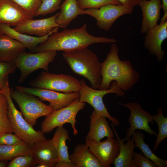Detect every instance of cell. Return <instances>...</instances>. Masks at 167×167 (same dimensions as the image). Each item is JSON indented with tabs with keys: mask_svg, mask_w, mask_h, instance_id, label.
<instances>
[{
	"mask_svg": "<svg viewBox=\"0 0 167 167\" xmlns=\"http://www.w3.org/2000/svg\"><path fill=\"white\" fill-rule=\"evenodd\" d=\"M114 38L96 37L87 31V24H85L79 28L65 29L61 32H54L47 40L38 45L30 51L35 53L49 51L66 52L88 47L94 43H115Z\"/></svg>",
	"mask_w": 167,
	"mask_h": 167,
	"instance_id": "cell-1",
	"label": "cell"
},
{
	"mask_svg": "<svg viewBox=\"0 0 167 167\" xmlns=\"http://www.w3.org/2000/svg\"><path fill=\"white\" fill-rule=\"evenodd\" d=\"M118 53V47L113 43L106 58L101 63V80L98 89H109L112 82L115 81L123 91H127L139 81V74L131 62L121 60Z\"/></svg>",
	"mask_w": 167,
	"mask_h": 167,
	"instance_id": "cell-2",
	"label": "cell"
},
{
	"mask_svg": "<svg viewBox=\"0 0 167 167\" xmlns=\"http://www.w3.org/2000/svg\"><path fill=\"white\" fill-rule=\"evenodd\" d=\"M87 48L64 52L62 56L74 73L87 79L92 88L98 89L101 80V63Z\"/></svg>",
	"mask_w": 167,
	"mask_h": 167,
	"instance_id": "cell-3",
	"label": "cell"
},
{
	"mask_svg": "<svg viewBox=\"0 0 167 167\" xmlns=\"http://www.w3.org/2000/svg\"><path fill=\"white\" fill-rule=\"evenodd\" d=\"M8 77L6 79L2 90L8 102L7 116L13 132L20 139L31 147L35 143L46 140L44 133L36 131L23 117L21 112L15 107L11 96Z\"/></svg>",
	"mask_w": 167,
	"mask_h": 167,
	"instance_id": "cell-4",
	"label": "cell"
},
{
	"mask_svg": "<svg viewBox=\"0 0 167 167\" xmlns=\"http://www.w3.org/2000/svg\"><path fill=\"white\" fill-rule=\"evenodd\" d=\"M80 82V87L79 91L80 95L79 101L88 103L94 108L97 114L106 117L111 121L113 126H118L120 123L119 121L110 114L103 101V96L108 93H115L116 96L125 95V92L119 87L116 82H112L110 88L104 90L90 88L83 79H81Z\"/></svg>",
	"mask_w": 167,
	"mask_h": 167,
	"instance_id": "cell-5",
	"label": "cell"
},
{
	"mask_svg": "<svg viewBox=\"0 0 167 167\" xmlns=\"http://www.w3.org/2000/svg\"><path fill=\"white\" fill-rule=\"evenodd\" d=\"M10 90L11 98L17 104L25 119L32 126L38 118L46 117L55 110L32 94L17 89Z\"/></svg>",
	"mask_w": 167,
	"mask_h": 167,
	"instance_id": "cell-6",
	"label": "cell"
},
{
	"mask_svg": "<svg viewBox=\"0 0 167 167\" xmlns=\"http://www.w3.org/2000/svg\"><path fill=\"white\" fill-rule=\"evenodd\" d=\"M85 105V103L80 101L78 98L68 106L54 110L43 121L41 125V131L44 133H49L56 127L69 123L73 129V135L76 136L78 134L75 127L76 116L79 111L84 109Z\"/></svg>",
	"mask_w": 167,
	"mask_h": 167,
	"instance_id": "cell-7",
	"label": "cell"
},
{
	"mask_svg": "<svg viewBox=\"0 0 167 167\" xmlns=\"http://www.w3.org/2000/svg\"><path fill=\"white\" fill-rule=\"evenodd\" d=\"M56 51H49L35 53L24 51L16 58L14 62L20 71L18 82H23L30 74L39 69L48 71L49 64L57 56Z\"/></svg>",
	"mask_w": 167,
	"mask_h": 167,
	"instance_id": "cell-8",
	"label": "cell"
},
{
	"mask_svg": "<svg viewBox=\"0 0 167 167\" xmlns=\"http://www.w3.org/2000/svg\"><path fill=\"white\" fill-rule=\"evenodd\" d=\"M28 85L33 88H42L63 93L78 92L80 82L76 78L65 74H57L42 71Z\"/></svg>",
	"mask_w": 167,
	"mask_h": 167,
	"instance_id": "cell-9",
	"label": "cell"
},
{
	"mask_svg": "<svg viewBox=\"0 0 167 167\" xmlns=\"http://www.w3.org/2000/svg\"><path fill=\"white\" fill-rule=\"evenodd\" d=\"M118 103L127 108L130 112L128 119L130 126L126 132V136L124 139L125 141L130 139L133 133L136 129L143 130L151 136H156L157 132L152 129L149 125V122L154 123L153 115L143 109L140 104L136 102Z\"/></svg>",
	"mask_w": 167,
	"mask_h": 167,
	"instance_id": "cell-10",
	"label": "cell"
},
{
	"mask_svg": "<svg viewBox=\"0 0 167 167\" xmlns=\"http://www.w3.org/2000/svg\"><path fill=\"white\" fill-rule=\"evenodd\" d=\"M133 9L121 5L108 4L98 8L84 10V14L95 19L96 25L101 29L109 31L115 21L123 15L131 14Z\"/></svg>",
	"mask_w": 167,
	"mask_h": 167,
	"instance_id": "cell-11",
	"label": "cell"
},
{
	"mask_svg": "<svg viewBox=\"0 0 167 167\" xmlns=\"http://www.w3.org/2000/svg\"><path fill=\"white\" fill-rule=\"evenodd\" d=\"M15 88L37 96L41 101H48L49 103V105L55 110L68 106L76 99L79 98L80 96L79 92L66 93L42 88L20 86H16Z\"/></svg>",
	"mask_w": 167,
	"mask_h": 167,
	"instance_id": "cell-12",
	"label": "cell"
},
{
	"mask_svg": "<svg viewBox=\"0 0 167 167\" xmlns=\"http://www.w3.org/2000/svg\"><path fill=\"white\" fill-rule=\"evenodd\" d=\"M85 143L103 167H110L119 154V142L113 138H107L102 142L87 141Z\"/></svg>",
	"mask_w": 167,
	"mask_h": 167,
	"instance_id": "cell-13",
	"label": "cell"
},
{
	"mask_svg": "<svg viewBox=\"0 0 167 167\" xmlns=\"http://www.w3.org/2000/svg\"><path fill=\"white\" fill-rule=\"evenodd\" d=\"M59 12L49 17L37 19H29L13 28L17 31L24 34L34 35L38 37L45 36L60 27L56 22Z\"/></svg>",
	"mask_w": 167,
	"mask_h": 167,
	"instance_id": "cell-14",
	"label": "cell"
},
{
	"mask_svg": "<svg viewBox=\"0 0 167 167\" xmlns=\"http://www.w3.org/2000/svg\"><path fill=\"white\" fill-rule=\"evenodd\" d=\"M167 38V21L161 22L150 29L144 38V45L152 54L156 56L158 61H162L165 52L162 49L161 45Z\"/></svg>",
	"mask_w": 167,
	"mask_h": 167,
	"instance_id": "cell-15",
	"label": "cell"
},
{
	"mask_svg": "<svg viewBox=\"0 0 167 167\" xmlns=\"http://www.w3.org/2000/svg\"><path fill=\"white\" fill-rule=\"evenodd\" d=\"M89 130L85 141L98 142L104 138H114L115 133L109 125L107 118L97 114L94 109L90 116Z\"/></svg>",
	"mask_w": 167,
	"mask_h": 167,
	"instance_id": "cell-16",
	"label": "cell"
},
{
	"mask_svg": "<svg viewBox=\"0 0 167 167\" xmlns=\"http://www.w3.org/2000/svg\"><path fill=\"white\" fill-rule=\"evenodd\" d=\"M31 148V155L36 164H39L37 167H55L58 160V155L50 139L37 142Z\"/></svg>",
	"mask_w": 167,
	"mask_h": 167,
	"instance_id": "cell-17",
	"label": "cell"
},
{
	"mask_svg": "<svg viewBox=\"0 0 167 167\" xmlns=\"http://www.w3.org/2000/svg\"><path fill=\"white\" fill-rule=\"evenodd\" d=\"M142 11L141 33L145 34L158 24L162 9L161 0H141L138 4Z\"/></svg>",
	"mask_w": 167,
	"mask_h": 167,
	"instance_id": "cell-18",
	"label": "cell"
},
{
	"mask_svg": "<svg viewBox=\"0 0 167 167\" xmlns=\"http://www.w3.org/2000/svg\"><path fill=\"white\" fill-rule=\"evenodd\" d=\"M29 19H31L11 0H0V24L14 27Z\"/></svg>",
	"mask_w": 167,
	"mask_h": 167,
	"instance_id": "cell-19",
	"label": "cell"
},
{
	"mask_svg": "<svg viewBox=\"0 0 167 167\" xmlns=\"http://www.w3.org/2000/svg\"><path fill=\"white\" fill-rule=\"evenodd\" d=\"M70 141L67 130L63 126L57 127L51 142L58 153V160L56 167H76L69 159L66 141Z\"/></svg>",
	"mask_w": 167,
	"mask_h": 167,
	"instance_id": "cell-20",
	"label": "cell"
},
{
	"mask_svg": "<svg viewBox=\"0 0 167 167\" xmlns=\"http://www.w3.org/2000/svg\"><path fill=\"white\" fill-rule=\"evenodd\" d=\"M69 158L76 167H103L86 143L76 145Z\"/></svg>",
	"mask_w": 167,
	"mask_h": 167,
	"instance_id": "cell-21",
	"label": "cell"
},
{
	"mask_svg": "<svg viewBox=\"0 0 167 167\" xmlns=\"http://www.w3.org/2000/svg\"><path fill=\"white\" fill-rule=\"evenodd\" d=\"M59 27L48 34L42 37L33 36L19 32L13 28L6 24H0V30L5 34L21 43L25 48L30 51L33 49L40 44L47 40L49 36L54 32L57 31Z\"/></svg>",
	"mask_w": 167,
	"mask_h": 167,
	"instance_id": "cell-22",
	"label": "cell"
},
{
	"mask_svg": "<svg viewBox=\"0 0 167 167\" xmlns=\"http://www.w3.org/2000/svg\"><path fill=\"white\" fill-rule=\"evenodd\" d=\"M23 44L9 36L0 35V61L13 62L18 56L24 51Z\"/></svg>",
	"mask_w": 167,
	"mask_h": 167,
	"instance_id": "cell-23",
	"label": "cell"
},
{
	"mask_svg": "<svg viewBox=\"0 0 167 167\" xmlns=\"http://www.w3.org/2000/svg\"><path fill=\"white\" fill-rule=\"evenodd\" d=\"M61 11L56 19L60 27L66 28L78 15H84V10L79 6L77 0H65L60 6Z\"/></svg>",
	"mask_w": 167,
	"mask_h": 167,
	"instance_id": "cell-24",
	"label": "cell"
},
{
	"mask_svg": "<svg viewBox=\"0 0 167 167\" xmlns=\"http://www.w3.org/2000/svg\"><path fill=\"white\" fill-rule=\"evenodd\" d=\"M111 125L119 145V154L113 163L114 167H131L134 150L135 148L134 139L132 137L125 143L124 139H120L113 125L112 124Z\"/></svg>",
	"mask_w": 167,
	"mask_h": 167,
	"instance_id": "cell-25",
	"label": "cell"
},
{
	"mask_svg": "<svg viewBox=\"0 0 167 167\" xmlns=\"http://www.w3.org/2000/svg\"><path fill=\"white\" fill-rule=\"evenodd\" d=\"M135 148H138L143 154L152 161L157 167H166L167 161L155 154L144 141L145 135L141 131H135L132 135Z\"/></svg>",
	"mask_w": 167,
	"mask_h": 167,
	"instance_id": "cell-26",
	"label": "cell"
},
{
	"mask_svg": "<svg viewBox=\"0 0 167 167\" xmlns=\"http://www.w3.org/2000/svg\"><path fill=\"white\" fill-rule=\"evenodd\" d=\"M31 154L32 148L27 144L14 145H0V161L11 160L17 156Z\"/></svg>",
	"mask_w": 167,
	"mask_h": 167,
	"instance_id": "cell-27",
	"label": "cell"
},
{
	"mask_svg": "<svg viewBox=\"0 0 167 167\" xmlns=\"http://www.w3.org/2000/svg\"><path fill=\"white\" fill-rule=\"evenodd\" d=\"M157 113L153 115V119L157 124L158 132L153 145V151H156L161 142L167 137V118L163 114V110L161 107L157 109Z\"/></svg>",
	"mask_w": 167,
	"mask_h": 167,
	"instance_id": "cell-28",
	"label": "cell"
},
{
	"mask_svg": "<svg viewBox=\"0 0 167 167\" xmlns=\"http://www.w3.org/2000/svg\"><path fill=\"white\" fill-rule=\"evenodd\" d=\"M8 102L4 95L0 93V135L6 133L13 132L7 116Z\"/></svg>",
	"mask_w": 167,
	"mask_h": 167,
	"instance_id": "cell-29",
	"label": "cell"
},
{
	"mask_svg": "<svg viewBox=\"0 0 167 167\" xmlns=\"http://www.w3.org/2000/svg\"><path fill=\"white\" fill-rule=\"evenodd\" d=\"M23 10L31 19L35 16L36 12L42 0H11Z\"/></svg>",
	"mask_w": 167,
	"mask_h": 167,
	"instance_id": "cell-30",
	"label": "cell"
},
{
	"mask_svg": "<svg viewBox=\"0 0 167 167\" xmlns=\"http://www.w3.org/2000/svg\"><path fill=\"white\" fill-rule=\"evenodd\" d=\"M62 0H42L35 16L45 15L54 13L59 8Z\"/></svg>",
	"mask_w": 167,
	"mask_h": 167,
	"instance_id": "cell-31",
	"label": "cell"
},
{
	"mask_svg": "<svg viewBox=\"0 0 167 167\" xmlns=\"http://www.w3.org/2000/svg\"><path fill=\"white\" fill-rule=\"evenodd\" d=\"M79 6L82 10L98 8L108 4L121 5L117 0H77Z\"/></svg>",
	"mask_w": 167,
	"mask_h": 167,
	"instance_id": "cell-32",
	"label": "cell"
},
{
	"mask_svg": "<svg viewBox=\"0 0 167 167\" xmlns=\"http://www.w3.org/2000/svg\"><path fill=\"white\" fill-rule=\"evenodd\" d=\"M7 165L8 167H34L36 164L32 155H25L17 156L12 159Z\"/></svg>",
	"mask_w": 167,
	"mask_h": 167,
	"instance_id": "cell-33",
	"label": "cell"
},
{
	"mask_svg": "<svg viewBox=\"0 0 167 167\" xmlns=\"http://www.w3.org/2000/svg\"><path fill=\"white\" fill-rule=\"evenodd\" d=\"M16 68L14 62L0 61V90H2L4 88L6 78L9 74L14 72Z\"/></svg>",
	"mask_w": 167,
	"mask_h": 167,
	"instance_id": "cell-34",
	"label": "cell"
},
{
	"mask_svg": "<svg viewBox=\"0 0 167 167\" xmlns=\"http://www.w3.org/2000/svg\"><path fill=\"white\" fill-rule=\"evenodd\" d=\"M131 167H157L151 160L142 153L134 152Z\"/></svg>",
	"mask_w": 167,
	"mask_h": 167,
	"instance_id": "cell-35",
	"label": "cell"
},
{
	"mask_svg": "<svg viewBox=\"0 0 167 167\" xmlns=\"http://www.w3.org/2000/svg\"><path fill=\"white\" fill-rule=\"evenodd\" d=\"M25 144L27 143L12 132L6 133L0 135V145H14Z\"/></svg>",
	"mask_w": 167,
	"mask_h": 167,
	"instance_id": "cell-36",
	"label": "cell"
},
{
	"mask_svg": "<svg viewBox=\"0 0 167 167\" xmlns=\"http://www.w3.org/2000/svg\"><path fill=\"white\" fill-rule=\"evenodd\" d=\"M141 0H117L121 5L125 7L133 9L138 5Z\"/></svg>",
	"mask_w": 167,
	"mask_h": 167,
	"instance_id": "cell-37",
	"label": "cell"
},
{
	"mask_svg": "<svg viewBox=\"0 0 167 167\" xmlns=\"http://www.w3.org/2000/svg\"><path fill=\"white\" fill-rule=\"evenodd\" d=\"M162 9L164 12V15L161 19V22L167 21V0H161Z\"/></svg>",
	"mask_w": 167,
	"mask_h": 167,
	"instance_id": "cell-38",
	"label": "cell"
},
{
	"mask_svg": "<svg viewBox=\"0 0 167 167\" xmlns=\"http://www.w3.org/2000/svg\"><path fill=\"white\" fill-rule=\"evenodd\" d=\"M7 161H0V167H5L7 165Z\"/></svg>",
	"mask_w": 167,
	"mask_h": 167,
	"instance_id": "cell-39",
	"label": "cell"
},
{
	"mask_svg": "<svg viewBox=\"0 0 167 167\" xmlns=\"http://www.w3.org/2000/svg\"><path fill=\"white\" fill-rule=\"evenodd\" d=\"M4 34L0 30V35Z\"/></svg>",
	"mask_w": 167,
	"mask_h": 167,
	"instance_id": "cell-40",
	"label": "cell"
},
{
	"mask_svg": "<svg viewBox=\"0 0 167 167\" xmlns=\"http://www.w3.org/2000/svg\"><path fill=\"white\" fill-rule=\"evenodd\" d=\"M2 90H0V93H2Z\"/></svg>",
	"mask_w": 167,
	"mask_h": 167,
	"instance_id": "cell-41",
	"label": "cell"
}]
</instances>
